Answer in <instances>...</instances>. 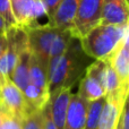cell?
<instances>
[{"instance_id": "cell-6", "label": "cell", "mask_w": 129, "mask_h": 129, "mask_svg": "<svg viewBox=\"0 0 129 129\" xmlns=\"http://www.w3.org/2000/svg\"><path fill=\"white\" fill-rule=\"evenodd\" d=\"M0 111L22 120L28 112L23 92L10 79L0 85Z\"/></svg>"}, {"instance_id": "cell-14", "label": "cell", "mask_w": 129, "mask_h": 129, "mask_svg": "<svg viewBox=\"0 0 129 129\" xmlns=\"http://www.w3.org/2000/svg\"><path fill=\"white\" fill-rule=\"evenodd\" d=\"M29 57H31V51H29L28 45H27L19 53L17 61H16V64L13 69V73L10 75V80L22 92L29 84V74H28Z\"/></svg>"}, {"instance_id": "cell-2", "label": "cell", "mask_w": 129, "mask_h": 129, "mask_svg": "<svg viewBox=\"0 0 129 129\" xmlns=\"http://www.w3.org/2000/svg\"><path fill=\"white\" fill-rule=\"evenodd\" d=\"M128 33V25L117 26L100 24L87 32L79 41L83 51L91 59L108 60Z\"/></svg>"}, {"instance_id": "cell-25", "label": "cell", "mask_w": 129, "mask_h": 129, "mask_svg": "<svg viewBox=\"0 0 129 129\" xmlns=\"http://www.w3.org/2000/svg\"><path fill=\"white\" fill-rule=\"evenodd\" d=\"M5 48H6V35H0V54L2 53Z\"/></svg>"}, {"instance_id": "cell-4", "label": "cell", "mask_w": 129, "mask_h": 129, "mask_svg": "<svg viewBox=\"0 0 129 129\" xmlns=\"http://www.w3.org/2000/svg\"><path fill=\"white\" fill-rule=\"evenodd\" d=\"M60 29L61 28L48 24H36L35 26L25 31L27 34V42L31 53L47 68L49 64L50 49Z\"/></svg>"}, {"instance_id": "cell-23", "label": "cell", "mask_w": 129, "mask_h": 129, "mask_svg": "<svg viewBox=\"0 0 129 129\" xmlns=\"http://www.w3.org/2000/svg\"><path fill=\"white\" fill-rule=\"evenodd\" d=\"M42 114H43V128L42 129H57L53 123L51 117V110H50V103L45 104V107L42 109Z\"/></svg>"}, {"instance_id": "cell-26", "label": "cell", "mask_w": 129, "mask_h": 129, "mask_svg": "<svg viewBox=\"0 0 129 129\" xmlns=\"http://www.w3.org/2000/svg\"><path fill=\"white\" fill-rule=\"evenodd\" d=\"M0 122H1V111H0Z\"/></svg>"}, {"instance_id": "cell-11", "label": "cell", "mask_w": 129, "mask_h": 129, "mask_svg": "<svg viewBox=\"0 0 129 129\" xmlns=\"http://www.w3.org/2000/svg\"><path fill=\"white\" fill-rule=\"evenodd\" d=\"M128 98L105 96V103L99 119L98 129H116L122 107Z\"/></svg>"}, {"instance_id": "cell-1", "label": "cell", "mask_w": 129, "mask_h": 129, "mask_svg": "<svg viewBox=\"0 0 129 129\" xmlns=\"http://www.w3.org/2000/svg\"><path fill=\"white\" fill-rule=\"evenodd\" d=\"M82 49L80 41L74 36L59 58L52 59L48 64V88L49 94L63 87H73L82 79L87 67L93 62Z\"/></svg>"}, {"instance_id": "cell-17", "label": "cell", "mask_w": 129, "mask_h": 129, "mask_svg": "<svg viewBox=\"0 0 129 129\" xmlns=\"http://www.w3.org/2000/svg\"><path fill=\"white\" fill-rule=\"evenodd\" d=\"M28 74L31 84L49 92V88H48V68L43 66L32 53L29 57Z\"/></svg>"}, {"instance_id": "cell-9", "label": "cell", "mask_w": 129, "mask_h": 129, "mask_svg": "<svg viewBox=\"0 0 129 129\" xmlns=\"http://www.w3.org/2000/svg\"><path fill=\"white\" fill-rule=\"evenodd\" d=\"M108 61L116 71L121 86L129 89V33L122 39Z\"/></svg>"}, {"instance_id": "cell-8", "label": "cell", "mask_w": 129, "mask_h": 129, "mask_svg": "<svg viewBox=\"0 0 129 129\" xmlns=\"http://www.w3.org/2000/svg\"><path fill=\"white\" fill-rule=\"evenodd\" d=\"M129 22L128 0H103L101 24L125 26Z\"/></svg>"}, {"instance_id": "cell-5", "label": "cell", "mask_w": 129, "mask_h": 129, "mask_svg": "<svg viewBox=\"0 0 129 129\" xmlns=\"http://www.w3.org/2000/svg\"><path fill=\"white\" fill-rule=\"evenodd\" d=\"M103 0H79L74 20V35L80 39L93 27L101 24Z\"/></svg>"}, {"instance_id": "cell-24", "label": "cell", "mask_w": 129, "mask_h": 129, "mask_svg": "<svg viewBox=\"0 0 129 129\" xmlns=\"http://www.w3.org/2000/svg\"><path fill=\"white\" fill-rule=\"evenodd\" d=\"M7 29H8V27H7L6 23H5V20L2 19L1 17H0V35H6Z\"/></svg>"}, {"instance_id": "cell-19", "label": "cell", "mask_w": 129, "mask_h": 129, "mask_svg": "<svg viewBox=\"0 0 129 129\" xmlns=\"http://www.w3.org/2000/svg\"><path fill=\"white\" fill-rule=\"evenodd\" d=\"M43 114L42 110L31 111L22 119V129H42Z\"/></svg>"}, {"instance_id": "cell-18", "label": "cell", "mask_w": 129, "mask_h": 129, "mask_svg": "<svg viewBox=\"0 0 129 129\" xmlns=\"http://www.w3.org/2000/svg\"><path fill=\"white\" fill-rule=\"evenodd\" d=\"M104 103H105V96L88 103L86 122H85L84 129H98L99 119H100L101 111H102Z\"/></svg>"}, {"instance_id": "cell-10", "label": "cell", "mask_w": 129, "mask_h": 129, "mask_svg": "<svg viewBox=\"0 0 129 129\" xmlns=\"http://www.w3.org/2000/svg\"><path fill=\"white\" fill-rule=\"evenodd\" d=\"M88 103V101L80 98L77 93L71 94L68 109H67L63 129H84Z\"/></svg>"}, {"instance_id": "cell-16", "label": "cell", "mask_w": 129, "mask_h": 129, "mask_svg": "<svg viewBox=\"0 0 129 129\" xmlns=\"http://www.w3.org/2000/svg\"><path fill=\"white\" fill-rule=\"evenodd\" d=\"M25 101H26L27 108L29 111H34V110H42L48 103L50 98V94L48 91L40 88V87L35 86V85L29 83L25 89L23 91Z\"/></svg>"}, {"instance_id": "cell-13", "label": "cell", "mask_w": 129, "mask_h": 129, "mask_svg": "<svg viewBox=\"0 0 129 129\" xmlns=\"http://www.w3.org/2000/svg\"><path fill=\"white\" fill-rule=\"evenodd\" d=\"M78 5L79 0H61L51 24L48 25L56 26L61 29H69L74 34V20L77 13Z\"/></svg>"}, {"instance_id": "cell-15", "label": "cell", "mask_w": 129, "mask_h": 129, "mask_svg": "<svg viewBox=\"0 0 129 129\" xmlns=\"http://www.w3.org/2000/svg\"><path fill=\"white\" fill-rule=\"evenodd\" d=\"M77 94L88 102H92V101H95L98 99L105 96V91L101 85V83L95 77L88 75V74H85L79 82Z\"/></svg>"}, {"instance_id": "cell-7", "label": "cell", "mask_w": 129, "mask_h": 129, "mask_svg": "<svg viewBox=\"0 0 129 129\" xmlns=\"http://www.w3.org/2000/svg\"><path fill=\"white\" fill-rule=\"evenodd\" d=\"M14 19L19 28L26 29L35 26L45 9L41 0H9Z\"/></svg>"}, {"instance_id": "cell-27", "label": "cell", "mask_w": 129, "mask_h": 129, "mask_svg": "<svg viewBox=\"0 0 129 129\" xmlns=\"http://www.w3.org/2000/svg\"><path fill=\"white\" fill-rule=\"evenodd\" d=\"M116 129H117V128H116Z\"/></svg>"}, {"instance_id": "cell-12", "label": "cell", "mask_w": 129, "mask_h": 129, "mask_svg": "<svg viewBox=\"0 0 129 129\" xmlns=\"http://www.w3.org/2000/svg\"><path fill=\"white\" fill-rule=\"evenodd\" d=\"M71 87H63L54 93L50 94L49 103L51 110V117L57 129L64 128V120L68 109L69 100L71 96Z\"/></svg>"}, {"instance_id": "cell-21", "label": "cell", "mask_w": 129, "mask_h": 129, "mask_svg": "<svg viewBox=\"0 0 129 129\" xmlns=\"http://www.w3.org/2000/svg\"><path fill=\"white\" fill-rule=\"evenodd\" d=\"M0 129H22V120L17 117L1 111V122Z\"/></svg>"}, {"instance_id": "cell-22", "label": "cell", "mask_w": 129, "mask_h": 129, "mask_svg": "<svg viewBox=\"0 0 129 129\" xmlns=\"http://www.w3.org/2000/svg\"><path fill=\"white\" fill-rule=\"evenodd\" d=\"M44 6L45 9V16L48 17V23L47 24H51L52 19L54 17V14L57 11L59 4H60L61 0H41Z\"/></svg>"}, {"instance_id": "cell-3", "label": "cell", "mask_w": 129, "mask_h": 129, "mask_svg": "<svg viewBox=\"0 0 129 129\" xmlns=\"http://www.w3.org/2000/svg\"><path fill=\"white\" fill-rule=\"evenodd\" d=\"M28 45L27 34L19 27H10L6 33V48L0 54V84L10 79L18 56Z\"/></svg>"}, {"instance_id": "cell-20", "label": "cell", "mask_w": 129, "mask_h": 129, "mask_svg": "<svg viewBox=\"0 0 129 129\" xmlns=\"http://www.w3.org/2000/svg\"><path fill=\"white\" fill-rule=\"evenodd\" d=\"M0 17L5 20L8 28H10V27H18L15 19H14L9 0H0Z\"/></svg>"}]
</instances>
